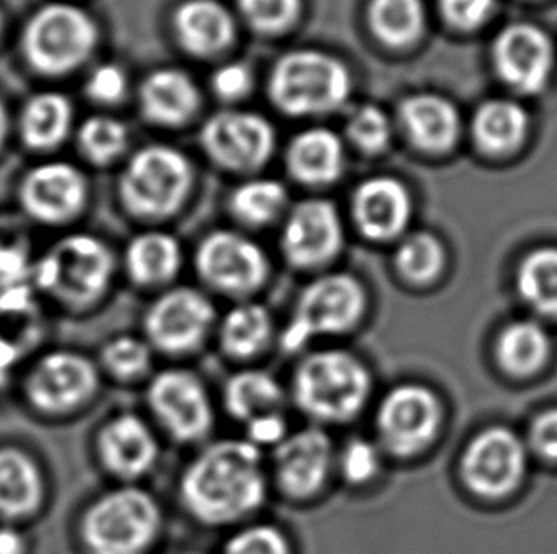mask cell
<instances>
[{"mask_svg": "<svg viewBox=\"0 0 557 554\" xmlns=\"http://www.w3.org/2000/svg\"><path fill=\"white\" fill-rule=\"evenodd\" d=\"M185 507L206 525L246 517L264 500L261 452L249 441L211 444L183 475Z\"/></svg>", "mask_w": 557, "mask_h": 554, "instance_id": "6da1fadb", "label": "cell"}, {"mask_svg": "<svg viewBox=\"0 0 557 554\" xmlns=\"http://www.w3.org/2000/svg\"><path fill=\"white\" fill-rule=\"evenodd\" d=\"M113 272V253L103 241L90 234H73L38 259L35 285L53 302L83 310L106 294Z\"/></svg>", "mask_w": 557, "mask_h": 554, "instance_id": "7a4b0ae2", "label": "cell"}, {"mask_svg": "<svg viewBox=\"0 0 557 554\" xmlns=\"http://www.w3.org/2000/svg\"><path fill=\"white\" fill-rule=\"evenodd\" d=\"M371 378L355 355L327 350L309 355L294 376V395L302 413L327 424H339L362 413Z\"/></svg>", "mask_w": 557, "mask_h": 554, "instance_id": "3957f363", "label": "cell"}, {"mask_svg": "<svg viewBox=\"0 0 557 554\" xmlns=\"http://www.w3.org/2000/svg\"><path fill=\"white\" fill-rule=\"evenodd\" d=\"M159 530V505L139 488L107 492L81 520V538L90 554H141Z\"/></svg>", "mask_w": 557, "mask_h": 554, "instance_id": "277c9868", "label": "cell"}, {"mask_svg": "<svg viewBox=\"0 0 557 554\" xmlns=\"http://www.w3.org/2000/svg\"><path fill=\"white\" fill-rule=\"evenodd\" d=\"M348 93L347 68L322 52L287 53L272 71V101L289 114L330 113L347 101Z\"/></svg>", "mask_w": 557, "mask_h": 554, "instance_id": "5b68a950", "label": "cell"}, {"mask_svg": "<svg viewBox=\"0 0 557 554\" xmlns=\"http://www.w3.org/2000/svg\"><path fill=\"white\" fill-rule=\"evenodd\" d=\"M98 42V27L81 8L46 4L23 30V52L46 75H63L83 65Z\"/></svg>", "mask_w": 557, "mask_h": 554, "instance_id": "8992f818", "label": "cell"}, {"mask_svg": "<svg viewBox=\"0 0 557 554\" xmlns=\"http://www.w3.org/2000/svg\"><path fill=\"white\" fill-rule=\"evenodd\" d=\"M363 310L366 292L355 277H320L297 300L294 317L282 335V345L287 352H299L317 337L347 332L360 322Z\"/></svg>", "mask_w": 557, "mask_h": 554, "instance_id": "52a82bcc", "label": "cell"}, {"mask_svg": "<svg viewBox=\"0 0 557 554\" xmlns=\"http://www.w3.org/2000/svg\"><path fill=\"white\" fill-rule=\"evenodd\" d=\"M190 185L187 160L170 147H147L132 158L121 192L128 210L141 217H166L182 205Z\"/></svg>", "mask_w": 557, "mask_h": 554, "instance_id": "ba28073f", "label": "cell"}, {"mask_svg": "<svg viewBox=\"0 0 557 554\" xmlns=\"http://www.w3.org/2000/svg\"><path fill=\"white\" fill-rule=\"evenodd\" d=\"M99 373L94 361L71 350H53L30 365L23 393L37 413L65 416L86 405L98 391Z\"/></svg>", "mask_w": 557, "mask_h": 554, "instance_id": "9c48e42d", "label": "cell"}, {"mask_svg": "<svg viewBox=\"0 0 557 554\" xmlns=\"http://www.w3.org/2000/svg\"><path fill=\"white\" fill-rule=\"evenodd\" d=\"M442 424V406L424 386H398L376 411L379 441L391 454L409 457L434 441Z\"/></svg>", "mask_w": 557, "mask_h": 554, "instance_id": "30bf717a", "label": "cell"}, {"mask_svg": "<svg viewBox=\"0 0 557 554\" xmlns=\"http://www.w3.org/2000/svg\"><path fill=\"white\" fill-rule=\"evenodd\" d=\"M528 469V449L506 427H491L468 444L460 462L462 480L474 494L503 498L520 487Z\"/></svg>", "mask_w": 557, "mask_h": 554, "instance_id": "8fae6325", "label": "cell"}, {"mask_svg": "<svg viewBox=\"0 0 557 554\" xmlns=\"http://www.w3.org/2000/svg\"><path fill=\"white\" fill-rule=\"evenodd\" d=\"M196 268L206 284L231 297L257 291L269 270L263 251L234 232L208 236L196 253Z\"/></svg>", "mask_w": 557, "mask_h": 554, "instance_id": "7c38bea8", "label": "cell"}, {"mask_svg": "<svg viewBox=\"0 0 557 554\" xmlns=\"http://www.w3.org/2000/svg\"><path fill=\"white\" fill-rule=\"evenodd\" d=\"M215 322L210 300L196 289H174L160 297L145 315L152 344L168 353H185L202 344Z\"/></svg>", "mask_w": 557, "mask_h": 554, "instance_id": "4fadbf2b", "label": "cell"}, {"mask_svg": "<svg viewBox=\"0 0 557 554\" xmlns=\"http://www.w3.org/2000/svg\"><path fill=\"white\" fill-rule=\"evenodd\" d=\"M498 75L520 93H539L550 83L556 52L550 37L533 23L508 25L493 46Z\"/></svg>", "mask_w": 557, "mask_h": 554, "instance_id": "5bb4252c", "label": "cell"}, {"mask_svg": "<svg viewBox=\"0 0 557 554\" xmlns=\"http://www.w3.org/2000/svg\"><path fill=\"white\" fill-rule=\"evenodd\" d=\"M149 406L180 441H196L208 433L213 424V408L202 382L187 370H164L147 391Z\"/></svg>", "mask_w": 557, "mask_h": 554, "instance_id": "9a60e30c", "label": "cell"}, {"mask_svg": "<svg viewBox=\"0 0 557 554\" xmlns=\"http://www.w3.org/2000/svg\"><path fill=\"white\" fill-rule=\"evenodd\" d=\"M203 147L219 164L231 169H256L274 150V129L263 116L225 111L208 121L202 134Z\"/></svg>", "mask_w": 557, "mask_h": 554, "instance_id": "2e32d148", "label": "cell"}, {"mask_svg": "<svg viewBox=\"0 0 557 554\" xmlns=\"http://www.w3.org/2000/svg\"><path fill=\"white\" fill-rule=\"evenodd\" d=\"M343 228L332 203L302 202L292 211L284 226L282 249L287 261L299 268H317L339 253Z\"/></svg>", "mask_w": 557, "mask_h": 554, "instance_id": "e0dca14e", "label": "cell"}, {"mask_svg": "<svg viewBox=\"0 0 557 554\" xmlns=\"http://www.w3.org/2000/svg\"><path fill=\"white\" fill-rule=\"evenodd\" d=\"M22 203L30 217L46 225H61L83 210L86 180L71 164L48 162L23 179Z\"/></svg>", "mask_w": 557, "mask_h": 554, "instance_id": "ac0fdd59", "label": "cell"}, {"mask_svg": "<svg viewBox=\"0 0 557 554\" xmlns=\"http://www.w3.org/2000/svg\"><path fill=\"white\" fill-rule=\"evenodd\" d=\"M333 464V446L322 429L289 435L274 450V473L280 488L292 498H309L324 487Z\"/></svg>", "mask_w": 557, "mask_h": 554, "instance_id": "d6986e66", "label": "cell"}, {"mask_svg": "<svg viewBox=\"0 0 557 554\" xmlns=\"http://www.w3.org/2000/svg\"><path fill=\"white\" fill-rule=\"evenodd\" d=\"M98 456L101 464L116 477L137 479L154 465L159 446L144 419L134 414H122L101 427Z\"/></svg>", "mask_w": 557, "mask_h": 554, "instance_id": "ffe728a7", "label": "cell"}, {"mask_svg": "<svg viewBox=\"0 0 557 554\" xmlns=\"http://www.w3.org/2000/svg\"><path fill=\"white\" fill-rule=\"evenodd\" d=\"M46 500L42 467L20 446H0V517L8 522L29 518Z\"/></svg>", "mask_w": 557, "mask_h": 554, "instance_id": "44dd1931", "label": "cell"}, {"mask_svg": "<svg viewBox=\"0 0 557 554\" xmlns=\"http://www.w3.org/2000/svg\"><path fill=\"white\" fill-rule=\"evenodd\" d=\"M355 217L371 240H391L411 217V198L406 187L391 177L363 182L355 196Z\"/></svg>", "mask_w": 557, "mask_h": 554, "instance_id": "7402d4cb", "label": "cell"}, {"mask_svg": "<svg viewBox=\"0 0 557 554\" xmlns=\"http://www.w3.org/2000/svg\"><path fill=\"white\" fill-rule=\"evenodd\" d=\"M183 46L196 55H213L233 42L231 14L215 0H188L175 14Z\"/></svg>", "mask_w": 557, "mask_h": 554, "instance_id": "603a6c76", "label": "cell"}, {"mask_svg": "<svg viewBox=\"0 0 557 554\" xmlns=\"http://www.w3.org/2000/svg\"><path fill=\"white\" fill-rule=\"evenodd\" d=\"M407 134L426 150H445L459 136L457 109L437 96H413L401 105Z\"/></svg>", "mask_w": 557, "mask_h": 554, "instance_id": "cb8c5ba5", "label": "cell"}, {"mask_svg": "<svg viewBox=\"0 0 557 554\" xmlns=\"http://www.w3.org/2000/svg\"><path fill=\"white\" fill-rule=\"evenodd\" d=\"M195 83L182 71L162 68L141 86V106L147 118L160 124H182L198 106Z\"/></svg>", "mask_w": 557, "mask_h": 554, "instance_id": "d4e9b609", "label": "cell"}, {"mask_svg": "<svg viewBox=\"0 0 557 554\" xmlns=\"http://www.w3.org/2000/svg\"><path fill=\"white\" fill-rule=\"evenodd\" d=\"M287 164L295 177L325 185L337 179L343 169V147L327 129H310L297 137L287 150Z\"/></svg>", "mask_w": 557, "mask_h": 554, "instance_id": "484cf974", "label": "cell"}, {"mask_svg": "<svg viewBox=\"0 0 557 554\" xmlns=\"http://www.w3.org/2000/svg\"><path fill=\"white\" fill-rule=\"evenodd\" d=\"M528 111L508 99L483 103L474 116L475 141L491 154H505L518 149L528 136Z\"/></svg>", "mask_w": 557, "mask_h": 554, "instance_id": "4316f807", "label": "cell"}, {"mask_svg": "<svg viewBox=\"0 0 557 554\" xmlns=\"http://www.w3.org/2000/svg\"><path fill=\"white\" fill-rule=\"evenodd\" d=\"M552 342L541 323L516 322L497 340V360L513 376L535 375L550 357Z\"/></svg>", "mask_w": 557, "mask_h": 554, "instance_id": "83f0119b", "label": "cell"}, {"mask_svg": "<svg viewBox=\"0 0 557 554\" xmlns=\"http://www.w3.org/2000/svg\"><path fill=\"white\" fill-rule=\"evenodd\" d=\"M73 124V106L61 93L45 91L27 101L22 113V136L30 149L58 147Z\"/></svg>", "mask_w": 557, "mask_h": 554, "instance_id": "f1b7e54d", "label": "cell"}, {"mask_svg": "<svg viewBox=\"0 0 557 554\" xmlns=\"http://www.w3.org/2000/svg\"><path fill=\"white\" fill-rule=\"evenodd\" d=\"M180 266L182 249L168 234H141L126 251V268L136 284H164L177 274Z\"/></svg>", "mask_w": 557, "mask_h": 554, "instance_id": "f546056e", "label": "cell"}, {"mask_svg": "<svg viewBox=\"0 0 557 554\" xmlns=\"http://www.w3.org/2000/svg\"><path fill=\"white\" fill-rule=\"evenodd\" d=\"M282 388L263 370H244L225 386V406L236 419L248 426L253 419L280 413Z\"/></svg>", "mask_w": 557, "mask_h": 554, "instance_id": "4dcf8cb0", "label": "cell"}, {"mask_svg": "<svg viewBox=\"0 0 557 554\" xmlns=\"http://www.w3.org/2000/svg\"><path fill=\"white\" fill-rule=\"evenodd\" d=\"M272 332L267 307L246 302L233 307L221 323V345L231 357L248 360L263 350Z\"/></svg>", "mask_w": 557, "mask_h": 554, "instance_id": "1f68e13d", "label": "cell"}, {"mask_svg": "<svg viewBox=\"0 0 557 554\" xmlns=\"http://www.w3.org/2000/svg\"><path fill=\"white\" fill-rule=\"evenodd\" d=\"M521 299L544 317H557V249L529 253L518 270Z\"/></svg>", "mask_w": 557, "mask_h": 554, "instance_id": "d6a6232c", "label": "cell"}, {"mask_svg": "<svg viewBox=\"0 0 557 554\" xmlns=\"http://www.w3.org/2000/svg\"><path fill=\"white\" fill-rule=\"evenodd\" d=\"M370 20L376 37L386 45H409L424 27L422 0H373Z\"/></svg>", "mask_w": 557, "mask_h": 554, "instance_id": "836d02e7", "label": "cell"}, {"mask_svg": "<svg viewBox=\"0 0 557 554\" xmlns=\"http://www.w3.org/2000/svg\"><path fill=\"white\" fill-rule=\"evenodd\" d=\"M444 248L432 234H411L396 251V268L409 284H429L436 279L444 270Z\"/></svg>", "mask_w": 557, "mask_h": 554, "instance_id": "e575fe53", "label": "cell"}, {"mask_svg": "<svg viewBox=\"0 0 557 554\" xmlns=\"http://www.w3.org/2000/svg\"><path fill=\"white\" fill-rule=\"evenodd\" d=\"M286 188L276 180L259 179L246 182L236 190L233 211L242 223L261 226L278 217L286 205Z\"/></svg>", "mask_w": 557, "mask_h": 554, "instance_id": "d590c367", "label": "cell"}, {"mask_svg": "<svg viewBox=\"0 0 557 554\" xmlns=\"http://www.w3.org/2000/svg\"><path fill=\"white\" fill-rule=\"evenodd\" d=\"M128 142V131L114 118L109 116H91L84 122L78 144L86 156L96 164H107L122 154Z\"/></svg>", "mask_w": 557, "mask_h": 554, "instance_id": "8d00e7d4", "label": "cell"}, {"mask_svg": "<svg viewBox=\"0 0 557 554\" xmlns=\"http://www.w3.org/2000/svg\"><path fill=\"white\" fill-rule=\"evenodd\" d=\"M101 365L119 380H134L151 367V350L139 338L116 337L103 345Z\"/></svg>", "mask_w": 557, "mask_h": 554, "instance_id": "74e56055", "label": "cell"}, {"mask_svg": "<svg viewBox=\"0 0 557 554\" xmlns=\"http://www.w3.org/2000/svg\"><path fill=\"white\" fill-rule=\"evenodd\" d=\"M348 136L350 139L366 150V152H379L386 147L391 128L383 111L376 106L366 105L356 109L355 113L348 118Z\"/></svg>", "mask_w": 557, "mask_h": 554, "instance_id": "f35d334b", "label": "cell"}, {"mask_svg": "<svg viewBox=\"0 0 557 554\" xmlns=\"http://www.w3.org/2000/svg\"><path fill=\"white\" fill-rule=\"evenodd\" d=\"M242 14L256 29L276 33L286 29L299 12V0H238Z\"/></svg>", "mask_w": 557, "mask_h": 554, "instance_id": "ab89813d", "label": "cell"}, {"mask_svg": "<svg viewBox=\"0 0 557 554\" xmlns=\"http://www.w3.org/2000/svg\"><path fill=\"white\" fill-rule=\"evenodd\" d=\"M223 554H292L286 538L272 526H251L226 543Z\"/></svg>", "mask_w": 557, "mask_h": 554, "instance_id": "60d3db41", "label": "cell"}, {"mask_svg": "<svg viewBox=\"0 0 557 554\" xmlns=\"http://www.w3.org/2000/svg\"><path fill=\"white\" fill-rule=\"evenodd\" d=\"M381 465V456L375 444L366 439H352L341 452V469L348 482L363 484L375 477Z\"/></svg>", "mask_w": 557, "mask_h": 554, "instance_id": "b9f144b4", "label": "cell"}, {"mask_svg": "<svg viewBox=\"0 0 557 554\" xmlns=\"http://www.w3.org/2000/svg\"><path fill=\"white\" fill-rule=\"evenodd\" d=\"M86 90L90 93V98L99 103H114L126 91V75L116 65H101L94 68L86 84Z\"/></svg>", "mask_w": 557, "mask_h": 554, "instance_id": "7bdbcfd3", "label": "cell"}, {"mask_svg": "<svg viewBox=\"0 0 557 554\" xmlns=\"http://www.w3.org/2000/svg\"><path fill=\"white\" fill-rule=\"evenodd\" d=\"M442 8L453 25L474 29L490 17L495 0H442Z\"/></svg>", "mask_w": 557, "mask_h": 554, "instance_id": "ee69618b", "label": "cell"}, {"mask_svg": "<svg viewBox=\"0 0 557 554\" xmlns=\"http://www.w3.org/2000/svg\"><path fill=\"white\" fill-rule=\"evenodd\" d=\"M529 442L539 456L557 462V408L541 414L529 431Z\"/></svg>", "mask_w": 557, "mask_h": 554, "instance_id": "f6af8a7d", "label": "cell"}, {"mask_svg": "<svg viewBox=\"0 0 557 554\" xmlns=\"http://www.w3.org/2000/svg\"><path fill=\"white\" fill-rule=\"evenodd\" d=\"M213 90L218 91L221 98L238 99L251 88V75H249L246 65L240 63H231L223 68H219L213 75Z\"/></svg>", "mask_w": 557, "mask_h": 554, "instance_id": "bcb514c9", "label": "cell"}, {"mask_svg": "<svg viewBox=\"0 0 557 554\" xmlns=\"http://www.w3.org/2000/svg\"><path fill=\"white\" fill-rule=\"evenodd\" d=\"M248 441L256 444H280L286 439V419L282 414H269L248 424Z\"/></svg>", "mask_w": 557, "mask_h": 554, "instance_id": "7dc6e473", "label": "cell"}, {"mask_svg": "<svg viewBox=\"0 0 557 554\" xmlns=\"http://www.w3.org/2000/svg\"><path fill=\"white\" fill-rule=\"evenodd\" d=\"M27 538L17 526L0 525V554H27Z\"/></svg>", "mask_w": 557, "mask_h": 554, "instance_id": "c3c4849f", "label": "cell"}, {"mask_svg": "<svg viewBox=\"0 0 557 554\" xmlns=\"http://www.w3.org/2000/svg\"><path fill=\"white\" fill-rule=\"evenodd\" d=\"M7 129H8L7 109H4V106H2V103H0V144H2V141H4V137H7Z\"/></svg>", "mask_w": 557, "mask_h": 554, "instance_id": "681fc988", "label": "cell"}, {"mask_svg": "<svg viewBox=\"0 0 557 554\" xmlns=\"http://www.w3.org/2000/svg\"><path fill=\"white\" fill-rule=\"evenodd\" d=\"M2 27H4V20H2V14H0V33H2Z\"/></svg>", "mask_w": 557, "mask_h": 554, "instance_id": "f907efd6", "label": "cell"}]
</instances>
